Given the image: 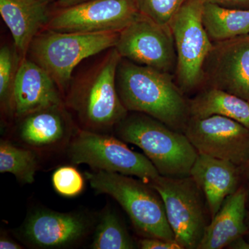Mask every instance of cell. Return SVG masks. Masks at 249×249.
Listing matches in <instances>:
<instances>
[{
  "label": "cell",
  "mask_w": 249,
  "mask_h": 249,
  "mask_svg": "<svg viewBox=\"0 0 249 249\" xmlns=\"http://www.w3.org/2000/svg\"><path fill=\"white\" fill-rule=\"evenodd\" d=\"M116 87L124 107L184 132L191 118L189 100L168 72L121 59Z\"/></svg>",
  "instance_id": "6da1fadb"
},
{
  "label": "cell",
  "mask_w": 249,
  "mask_h": 249,
  "mask_svg": "<svg viewBox=\"0 0 249 249\" xmlns=\"http://www.w3.org/2000/svg\"><path fill=\"white\" fill-rule=\"evenodd\" d=\"M121 59L116 47L108 49L69 89L65 104L76 113L83 129L105 133L128 114L116 87Z\"/></svg>",
  "instance_id": "7a4b0ae2"
},
{
  "label": "cell",
  "mask_w": 249,
  "mask_h": 249,
  "mask_svg": "<svg viewBox=\"0 0 249 249\" xmlns=\"http://www.w3.org/2000/svg\"><path fill=\"white\" fill-rule=\"evenodd\" d=\"M115 129L121 140L142 149L161 176H190L198 152L183 132L139 112L127 114Z\"/></svg>",
  "instance_id": "3957f363"
},
{
  "label": "cell",
  "mask_w": 249,
  "mask_h": 249,
  "mask_svg": "<svg viewBox=\"0 0 249 249\" xmlns=\"http://www.w3.org/2000/svg\"><path fill=\"white\" fill-rule=\"evenodd\" d=\"M85 177L98 194L108 195L121 205L142 237L175 240L163 199L150 183L102 170L86 172Z\"/></svg>",
  "instance_id": "277c9868"
},
{
  "label": "cell",
  "mask_w": 249,
  "mask_h": 249,
  "mask_svg": "<svg viewBox=\"0 0 249 249\" xmlns=\"http://www.w3.org/2000/svg\"><path fill=\"white\" fill-rule=\"evenodd\" d=\"M120 32H59L45 29L31 42L27 54L52 76L61 93L85 59L115 47Z\"/></svg>",
  "instance_id": "5b68a950"
},
{
  "label": "cell",
  "mask_w": 249,
  "mask_h": 249,
  "mask_svg": "<svg viewBox=\"0 0 249 249\" xmlns=\"http://www.w3.org/2000/svg\"><path fill=\"white\" fill-rule=\"evenodd\" d=\"M124 141L103 132L78 129L68 145L73 164H86L93 170L137 177L150 183L160 176L145 155L129 149Z\"/></svg>",
  "instance_id": "8992f818"
},
{
  "label": "cell",
  "mask_w": 249,
  "mask_h": 249,
  "mask_svg": "<svg viewBox=\"0 0 249 249\" xmlns=\"http://www.w3.org/2000/svg\"><path fill=\"white\" fill-rule=\"evenodd\" d=\"M150 184L163 199L175 240L183 249H197L210 222L209 208L200 187L191 176L160 175Z\"/></svg>",
  "instance_id": "52a82bcc"
},
{
  "label": "cell",
  "mask_w": 249,
  "mask_h": 249,
  "mask_svg": "<svg viewBox=\"0 0 249 249\" xmlns=\"http://www.w3.org/2000/svg\"><path fill=\"white\" fill-rule=\"evenodd\" d=\"M201 0H186L170 23L177 54V84L183 93L204 83V67L213 48L202 22Z\"/></svg>",
  "instance_id": "ba28073f"
},
{
  "label": "cell",
  "mask_w": 249,
  "mask_h": 249,
  "mask_svg": "<svg viewBox=\"0 0 249 249\" xmlns=\"http://www.w3.org/2000/svg\"><path fill=\"white\" fill-rule=\"evenodd\" d=\"M135 0H89L52 14L45 29L59 32H121L138 17Z\"/></svg>",
  "instance_id": "9c48e42d"
},
{
  "label": "cell",
  "mask_w": 249,
  "mask_h": 249,
  "mask_svg": "<svg viewBox=\"0 0 249 249\" xmlns=\"http://www.w3.org/2000/svg\"><path fill=\"white\" fill-rule=\"evenodd\" d=\"M123 58L170 73L176 69L177 54L169 27L142 14L119 33L116 45Z\"/></svg>",
  "instance_id": "30bf717a"
},
{
  "label": "cell",
  "mask_w": 249,
  "mask_h": 249,
  "mask_svg": "<svg viewBox=\"0 0 249 249\" xmlns=\"http://www.w3.org/2000/svg\"><path fill=\"white\" fill-rule=\"evenodd\" d=\"M183 133L199 154L243 168L249 160V129L225 116L190 118Z\"/></svg>",
  "instance_id": "8fae6325"
},
{
  "label": "cell",
  "mask_w": 249,
  "mask_h": 249,
  "mask_svg": "<svg viewBox=\"0 0 249 249\" xmlns=\"http://www.w3.org/2000/svg\"><path fill=\"white\" fill-rule=\"evenodd\" d=\"M93 224V218L83 213L39 209L29 214L19 229V235L34 248L64 249L81 242Z\"/></svg>",
  "instance_id": "7c38bea8"
},
{
  "label": "cell",
  "mask_w": 249,
  "mask_h": 249,
  "mask_svg": "<svg viewBox=\"0 0 249 249\" xmlns=\"http://www.w3.org/2000/svg\"><path fill=\"white\" fill-rule=\"evenodd\" d=\"M204 67V83L249 102V35L213 42Z\"/></svg>",
  "instance_id": "4fadbf2b"
},
{
  "label": "cell",
  "mask_w": 249,
  "mask_h": 249,
  "mask_svg": "<svg viewBox=\"0 0 249 249\" xmlns=\"http://www.w3.org/2000/svg\"><path fill=\"white\" fill-rule=\"evenodd\" d=\"M18 120L19 142L36 152L68 147L78 130L74 129L65 105L36 111Z\"/></svg>",
  "instance_id": "5bb4252c"
},
{
  "label": "cell",
  "mask_w": 249,
  "mask_h": 249,
  "mask_svg": "<svg viewBox=\"0 0 249 249\" xmlns=\"http://www.w3.org/2000/svg\"><path fill=\"white\" fill-rule=\"evenodd\" d=\"M52 76L29 58L21 60L15 80V116L18 119L34 111L65 105Z\"/></svg>",
  "instance_id": "9a60e30c"
},
{
  "label": "cell",
  "mask_w": 249,
  "mask_h": 249,
  "mask_svg": "<svg viewBox=\"0 0 249 249\" xmlns=\"http://www.w3.org/2000/svg\"><path fill=\"white\" fill-rule=\"evenodd\" d=\"M242 168L229 160L198 153L190 176L204 193L211 219L227 196L240 188Z\"/></svg>",
  "instance_id": "2e32d148"
},
{
  "label": "cell",
  "mask_w": 249,
  "mask_h": 249,
  "mask_svg": "<svg viewBox=\"0 0 249 249\" xmlns=\"http://www.w3.org/2000/svg\"><path fill=\"white\" fill-rule=\"evenodd\" d=\"M52 0H0V14L22 58L31 42L50 20Z\"/></svg>",
  "instance_id": "e0dca14e"
},
{
  "label": "cell",
  "mask_w": 249,
  "mask_h": 249,
  "mask_svg": "<svg viewBox=\"0 0 249 249\" xmlns=\"http://www.w3.org/2000/svg\"><path fill=\"white\" fill-rule=\"evenodd\" d=\"M249 192L243 186L227 196L210 221L197 249H222L238 237L249 233L246 224Z\"/></svg>",
  "instance_id": "ac0fdd59"
},
{
  "label": "cell",
  "mask_w": 249,
  "mask_h": 249,
  "mask_svg": "<svg viewBox=\"0 0 249 249\" xmlns=\"http://www.w3.org/2000/svg\"><path fill=\"white\" fill-rule=\"evenodd\" d=\"M189 107L192 118L225 116L249 129V102L227 91L206 88L189 100Z\"/></svg>",
  "instance_id": "d6986e66"
},
{
  "label": "cell",
  "mask_w": 249,
  "mask_h": 249,
  "mask_svg": "<svg viewBox=\"0 0 249 249\" xmlns=\"http://www.w3.org/2000/svg\"><path fill=\"white\" fill-rule=\"evenodd\" d=\"M203 25L213 42L249 35V9H232L203 3Z\"/></svg>",
  "instance_id": "ffe728a7"
},
{
  "label": "cell",
  "mask_w": 249,
  "mask_h": 249,
  "mask_svg": "<svg viewBox=\"0 0 249 249\" xmlns=\"http://www.w3.org/2000/svg\"><path fill=\"white\" fill-rule=\"evenodd\" d=\"M37 169L38 160L35 150L1 140L0 173L12 174L20 182L30 184L35 181Z\"/></svg>",
  "instance_id": "44dd1931"
},
{
  "label": "cell",
  "mask_w": 249,
  "mask_h": 249,
  "mask_svg": "<svg viewBox=\"0 0 249 249\" xmlns=\"http://www.w3.org/2000/svg\"><path fill=\"white\" fill-rule=\"evenodd\" d=\"M137 246L119 215L113 210L103 211L95 229L93 249H133Z\"/></svg>",
  "instance_id": "7402d4cb"
},
{
  "label": "cell",
  "mask_w": 249,
  "mask_h": 249,
  "mask_svg": "<svg viewBox=\"0 0 249 249\" xmlns=\"http://www.w3.org/2000/svg\"><path fill=\"white\" fill-rule=\"evenodd\" d=\"M22 57L18 51L4 46L0 49V102L1 110L8 116H15V80Z\"/></svg>",
  "instance_id": "603a6c76"
},
{
  "label": "cell",
  "mask_w": 249,
  "mask_h": 249,
  "mask_svg": "<svg viewBox=\"0 0 249 249\" xmlns=\"http://www.w3.org/2000/svg\"><path fill=\"white\" fill-rule=\"evenodd\" d=\"M139 12L164 27L170 23L186 0H135Z\"/></svg>",
  "instance_id": "cb8c5ba5"
},
{
  "label": "cell",
  "mask_w": 249,
  "mask_h": 249,
  "mask_svg": "<svg viewBox=\"0 0 249 249\" xmlns=\"http://www.w3.org/2000/svg\"><path fill=\"white\" fill-rule=\"evenodd\" d=\"M54 190L60 196L74 197L79 196L85 188V178L80 172L71 165L57 168L52 178Z\"/></svg>",
  "instance_id": "d4e9b609"
},
{
  "label": "cell",
  "mask_w": 249,
  "mask_h": 249,
  "mask_svg": "<svg viewBox=\"0 0 249 249\" xmlns=\"http://www.w3.org/2000/svg\"><path fill=\"white\" fill-rule=\"evenodd\" d=\"M142 249H183L175 240H167L156 237H142L137 244Z\"/></svg>",
  "instance_id": "484cf974"
},
{
  "label": "cell",
  "mask_w": 249,
  "mask_h": 249,
  "mask_svg": "<svg viewBox=\"0 0 249 249\" xmlns=\"http://www.w3.org/2000/svg\"><path fill=\"white\" fill-rule=\"evenodd\" d=\"M201 1L228 9H249V0H201Z\"/></svg>",
  "instance_id": "4316f807"
},
{
  "label": "cell",
  "mask_w": 249,
  "mask_h": 249,
  "mask_svg": "<svg viewBox=\"0 0 249 249\" xmlns=\"http://www.w3.org/2000/svg\"><path fill=\"white\" fill-rule=\"evenodd\" d=\"M0 249H22V246L12 240L11 237L1 235L0 237Z\"/></svg>",
  "instance_id": "83f0119b"
},
{
  "label": "cell",
  "mask_w": 249,
  "mask_h": 249,
  "mask_svg": "<svg viewBox=\"0 0 249 249\" xmlns=\"http://www.w3.org/2000/svg\"><path fill=\"white\" fill-rule=\"evenodd\" d=\"M226 249H249V242L245 238V236H242L231 242Z\"/></svg>",
  "instance_id": "f1b7e54d"
},
{
  "label": "cell",
  "mask_w": 249,
  "mask_h": 249,
  "mask_svg": "<svg viewBox=\"0 0 249 249\" xmlns=\"http://www.w3.org/2000/svg\"><path fill=\"white\" fill-rule=\"evenodd\" d=\"M87 1L89 0H56V3L59 9H64L82 4Z\"/></svg>",
  "instance_id": "f546056e"
},
{
  "label": "cell",
  "mask_w": 249,
  "mask_h": 249,
  "mask_svg": "<svg viewBox=\"0 0 249 249\" xmlns=\"http://www.w3.org/2000/svg\"><path fill=\"white\" fill-rule=\"evenodd\" d=\"M242 173L245 174L247 183H248L249 189L247 190H248L249 196V160L248 163H247V165L242 168Z\"/></svg>",
  "instance_id": "4dcf8cb0"
},
{
  "label": "cell",
  "mask_w": 249,
  "mask_h": 249,
  "mask_svg": "<svg viewBox=\"0 0 249 249\" xmlns=\"http://www.w3.org/2000/svg\"><path fill=\"white\" fill-rule=\"evenodd\" d=\"M246 224L249 229V210H247V216H246Z\"/></svg>",
  "instance_id": "1f68e13d"
},
{
  "label": "cell",
  "mask_w": 249,
  "mask_h": 249,
  "mask_svg": "<svg viewBox=\"0 0 249 249\" xmlns=\"http://www.w3.org/2000/svg\"><path fill=\"white\" fill-rule=\"evenodd\" d=\"M247 235H248V238H247V240H248L249 242V233Z\"/></svg>",
  "instance_id": "d6a6232c"
}]
</instances>
